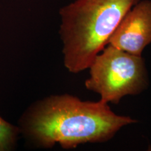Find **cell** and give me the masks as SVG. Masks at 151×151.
<instances>
[{"label":"cell","mask_w":151,"mask_h":151,"mask_svg":"<svg viewBox=\"0 0 151 151\" xmlns=\"http://www.w3.org/2000/svg\"><path fill=\"white\" fill-rule=\"evenodd\" d=\"M137 122L117 114L104 101H82L68 94L38 100L22 115L18 127L36 146L51 148L58 144L73 149L86 143L106 142L125 126Z\"/></svg>","instance_id":"obj_1"},{"label":"cell","mask_w":151,"mask_h":151,"mask_svg":"<svg viewBox=\"0 0 151 151\" xmlns=\"http://www.w3.org/2000/svg\"><path fill=\"white\" fill-rule=\"evenodd\" d=\"M139 0H74L60 9L64 65L78 73L88 69L128 11Z\"/></svg>","instance_id":"obj_2"},{"label":"cell","mask_w":151,"mask_h":151,"mask_svg":"<svg viewBox=\"0 0 151 151\" xmlns=\"http://www.w3.org/2000/svg\"><path fill=\"white\" fill-rule=\"evenodd\" d=\"M88 69L86 88L99 94L100 100L107 104H118L126 96L141 93L149 84L142 56L111 45L96 56Z\"/></svg>","instance_id":"obj_3"},{"label":"cell","mask_w":151,"mask_h":151,"mask_svg":"<svg viewBox=\"0 0 151 151\" xmlns=\"http://www.w3.org/2000/svg\"><path fill=\"white\" fill-rule=\"evenodd\" d=\"M151 43V0H142L128 11L111 36L108 45L141 55Z\"/></svg>","instance_id":"obj_4"},{"label":"cell","mask_w":151,"mask_h":151,"mask_svg":"<svg viewBox=\"0 0 151 151\" xmlns=\"http://www.w3.org/2000/svg\"><path fill=\"white\" fill-rule=\"evenodd\" d=\"M20 129L0 116V151H10L16 148Z\"/></svg>","instance_id":"obj_5"}]
</instances>
